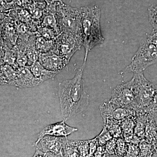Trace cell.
I'll return each instance as SVG.
<instances>
[{
  "label": "cell",
  "mask_w": 157,
  "mask_h": 157,
  "mask_svg": "<svg viewBox=\"0 0 157 157\" xmlns=\"http://www.w3.org/2000/svg\"><path fill=\"white\" fill-rule=\"evenodd\" d=\"M86 63L73 78L60 82L58 94L62 117L65 120L84 111L89 104V95L84 89L82 74Z\"/></svg>",
  "instance_id": "6da1fadb"
},
{
  "label": "cell",
  "mask_w": 157,
  "mask_h": 157,
  "mask_svg": "<svg viewBox=\"0 0 157 157\" xmlns=\"http://www.w3.org/2000/svg\"><path fill=\"white\" fill-rule=\"evenodd\" d=\"M82 31L83 46L85 50L84 63H86L89 52L104 41L101 28V9L98 6L81 8Z\"/></svg>",
  "instance_id": "7a4b0ae2"
},
{
  "label": "cell",
  "mask_w": 157,
  "mask_h": 157,
  "mask_svg": "<svg viewBox=\"0 0 157 157\" xmlns=\"http://www.w3.org/2000/svg\"><path fill=\"white\" fill-rule=\"evenodd\" d=\"M62 32L82 36L81 9L58 3L54 13Z\"/></svg>",
  "instance_id": "3957f363"
},
{
  "label": "cell",
  "mask_w": 157,
  "mask_h": 157,
  "mask_svg": "<svg viewBox=\"0 0 157 157\" xmlns=\"http://www.w3.org/2000/svg\"><path fill=\"white\" fill-rule=\"evenodd\" d=\"M157 63V47L147 39L140 43L131 63L125 69L126 72L143 73L150 66Z\"/></svg>",
  "instance_id": "277c9868"
},
{
  "label": "cell",
  "mask_w": 157,
  "mask_h": 157,
  "mask_svg": "<svg viewBox=\"0 0 157 157\" xmlns=\"http://www.w3.org/2000/svg\"><path fill=\"white\" fill-rule=\"evenodd\" d=\"M134 74L130 80L140 108L138 113H144L156 93L157 85L147 80L143 73Z\"/></svg>",
  "instance_id": "5b68a950"
},
{
  "label": "cell",
  "mask_w": 157,
  "mask_h": 157,
  "mask_svg": "<svg viewBox=\"0 0 157 157\" xmlns=\"http://www.w3.org/2000/svg\"><path fill=\"white\" fill-rule=\"evenodd\" d=\"M55 52L67 59H70L76 51L83 46L82 36L62 32L55 39Z\"/></svg>",
  "instance_id": "8992f818"
},
{
  "label": "cell",
  "mask_w": 157,
  "mask_h": 157,
  "mask_svg": "<svg viewBox=\"0 0 157 157\" xmlns=\"http://www.w3.org/2000/svg\"><path fill=\"white\" fill-rule=\"evenodd\" d=\"M109 100L121 107L135 110L137 113L140 112V107L131 80L117 86L113 90Z\"/></svg>",
  "instance_id": "52a82bcc"
},
{
  "label": "cell",
  "mask_w": 157,
  "mask_h": 157,
  "mask_svg": "<svg viewBox=\"0 0 157 157\" xmlns=\"http://www.w3.org/2000/svg\"><path fill=\"white\" fill-rule=\"evenodd\" d=\"M104 122L112 121L121 123L129 117L135 115V110L124 108L114 104L110 100H105L99 107Z\"/></svg>",
  "instance_id": "ba28073f"
},
{
  "label": "cell",
  "mask_w": 157,
  "mask_h": 157,
  "mask_svg": "<svg viewBox=\"0 0 157 157\" xmlns=\"http://www.w3.org/2000/svg\"><path fill=\"white\" fill-rule=\"evenodd\" d=\"M65 122L66 120H64L62 121L49 125L43 128L38 134V139L33 145L36 146L39 141L45 135L67 137L69 135L78 131V129L68 125Z\"/></svg>",
  "instance_id": "9c48e42d"
},
{
  "label": "cell",
  "mask_w": 157,
  "mask_h": 157,
  "mask_svg": "<svg viewBox=\"0 0 157 157\" xmlns=\"http://www.w3.org/2000/svg\"><path fill=\"white\" fill-rule=\"evenodd\" d=\"M38 61L47 70L58 73L63 70L69 63L67 59L54 51L40 54Z\"/></svg>",
  "instance_id": "30bf717a"
},
{
  "label": "cell",
  "mask_w": 157,
  "mask_h": 157,
  "mask_svg": "<svg viewBox=\"0 0 157 157\" xmlns=\"http://www.w3.org/2000/svg\"><path fill=\"white\" fill-rule=\"evenodd\" d=\"M67 140L66 137L45 135L38 143L40 146L37 147L44 152L62 155L63 148Z\"/></svg>",
  "instance_id": "8fae6325"
},
{
  "label": "cell",
  "mask_w": 157,
  "mask_h": 157,
  "mask_svg": "<svg viewBox=\"0 0 157 157\" xmlns=\"http://www.w3.org/2000/svg\"><path fill=\"white\" fill-rule=\"evenodd\" d=\"M17 76L14 86L19 88L34 87L42 83L36 78L29 67L17 68Z\"/></svg>",
  "instance_id": "7c38bea8"
},
{
  "label": "cell",
  "mask_w": 157,
  "mask_h": 157,
  "mask_svg": "<svg viewBox=\"0 0 157 157\" xmlns=\"http://www.w3.org/2000/svg\"><path fill=\"white\" fill-rule=\"evenodd\" d=\"M29 67L35 77L42 82L53 78L58 73L47 70L39 63V61L35 62Z\"/></svg>",
  "instance_id": "4fadbf2b"
},
{
  "label": "cell",
  "mask_w": 157,
  "mask_h": 157,
  "mask_svg": "<svg viewBox=\"0 0 157 157\" xmlns=\"http://www.w3.org/2000/svg\"><path fill=\"white\" fill-rule=\"evenodd\" d=\"M1 66V84H7L14 86L17 76V68L9 64H4Z\"/></svg>",
  "instance_id": "5bb4252c"
},
{
  "label": "cell",
  "mask_w": 157,
  "mask_h": 157,
  "mask_svg": "<svg viewBox=\"0 0 157 157\" xmlns=\"http://www.w3.org/2000/svg\"><path fill=\"white\" fill-rule=\"evenodd\" d=\"M2 47H1V64H9L13 66L15 68H18L16 64V51L10 49L6 44L2 42Z\"/></svg>",
  "instance_id": "9a60e30c"
},
{
  "label": "cell",
  "mask_w": 157,
  "mask_h": 157,
  "mask_svg": "<svg viewBox=\"0 0 157 157\" xmlns=\"http://www.w3.org/2000/svg\"><path fill=\"white\" fill-rule=\"evenodd\" d=\"M36 46L40 54L55 51V39L50 40L41 36H38L36 38Z\"/></svg>",
  "instance_id": "2e32d148"
},
{
  "label": "cell",
  "mask_w": 157,
  "mask_h": 157,
  "mask_svg": "<svg viewBox=\"0 0 157 157\" xmlns=\"http://www.w3.org/2000/svg\"><path fill=\"white\" fill-rule=\"evenodd\" d=\"M63 157H80L78 152V140L70 141L67 140L62 153Z\"/></svg>",
  "instance_id": "e0dca14e"
},
{
  "label": "cell",
  "mask_w": 157,
  "mask_h": 157,
  "mask_svg": "<svg viewBox=\"0 0 157 157\" xmlns=\"http://www.w3.org/2000/svg\"><path fill=\"white\" fill-rule=\"evenodd\" d=\"M41 26L52 29L55 31L57 36L61 33L57 20L55 14L53 13H50L45 15L43 18Z\"/></svg>",
  "instance_id": "ac0fdd59"
},
{
  "label": "cell",
  "mask_w": 157,
  "mask_h": 157,
  "mask_svg": "<svg viewBox=\"0 0 157 157\" xmlns=\"http://www.w3.org/2000/svg\"><path fill=\"white\" fill-rule=\"evenodd\" d=\"M104 127L107 128L113 137H120L122 133L120 123L112 121H107L104 122Z\"/></svg>",
  "instance_id": "d6986e66"
},
{
  "label": "cell",
  "mask_w": 157,
  "mask_h": 157,
  "mask_svg": "<svg viewBox=\"0 0 157 157\" xmlns=\"http://www.w3.org/2000/svg\"><path fill=\"white\" fill-rule=\"evenodd\" d=\"M149 21L153 28V31H157V4L151 6L148 9Z\"/></svg>",
  "instance_id": "ffe728a7"
},
{
  "label": "cell",
  "mask_w": 157,
  "mask_h": 157,
  "mask_svg": "<svg viewBox=\"0 0 157 157\" xmlns=\"http://www.w3.org/2000/svg\"><path fill=\"white\" fill-rule=\"evenodd\" d=\"M113 136L108 132L105 127L102 130L100 134L96 137L98 140V144L100 146H104L107 144V142L112 139Z\"/></svg>",
  "instance_id": "44dd1931"
},
{
  "label": "cell",
  "mask_w": 157,
  "mask_h": 157,
  "mask_svg": "<svg viewBox=\"0 0 157 157\" xmlns=\"http://www.w3.org/2000/svg\"><path fill=\"white\" fill-rule=\"evenodd\" d=\"M78 147L80 157H90L89 140H78Z\"/></svg>",
  "instance_id": "7402d4cb"
},
{
  "label": "cell",
  "mask_w": 157,
  "mask_h": 157,
  "mask_svg": "<svg viewBox=\"0 0 157 157\" xmlns=\"http://www.w3.org/2000/svg\"><path fill=\"white\" fill-rule=\"evenodd\" d=\"M38 32L41 36L50 40L55 39L57 36L55 31L52 29L42 26L38 29Z\"/></svg>",
  "instance_id": "603a6c76"
},
{
  "label": "cell",
  "mask_w": 157,
  "mask_h": 157,
  "mask_svg": "<svg viewBox=\"0 0 157 157\" xmlns=\"http://www.w3.org/2000/svg\"><path fill=\"white\" fill-rule=\"evenodd\" d=\"M15 51L17 55L16 63L18 67H23L27 66V64H28V59L25 52L18 50Z\"/></svg>",
  "instance_id": "cb8c5ba5"
},
{
  "label": "cell",
  "mask_w": 157,
  "mask_h": 157,
  "mask_svg": "<svg viewBox=\"0 0 157 157\" xmlns=\"http://www.w3.org/2000/svg\"><path fill=\"white\" fill-rule=\"evenodd\" d=\"M157 112V91L151 103L144 111V113L149 114Z\"/></svg>",
  "instance_id": "d4e9b609"
},
{
  "label": "cell",
  "mask_w": 157,
  "mask_h": 157,
  "mask_svg": "<svg viewBox=\"0 0 157 157\" xmlns=\"http://www.w3.org/2000/svg\"><path fill=\"white\" fill-rule=\"evenodd\" d=\"M116 143L117 140L115 139H111L107 142V144L105 145L107 153L114 154Z\"/></svg>",
  "instance_id": "484cf974"
},
{
  "label": "cell",
  "mask_w": 157,
  "mask_h": 157,
  "mask_svg": "<svg viewBox=\"0 0 157 157\" xmlns=\"http://www.w3.org/2000/svg\"><path fill=\"white\" fill-rule=\"evenodd\" d=\"M107 154L106 147L99 146L98 147L95 153L91 157H105Z\"/></svg>",
  "instance_id": "4316f807"
},
{
  "label": "cell",
  "mask_w": 157,
  "mask_h": 157,
  "mask_svg": "<svg viewBox=\"0 0 157 157\" xmlns=\"http://www.w3.org/2000/svg\"><path fill=\"white\" fill-rule=\"evenodd\" d=\"M147 39L157 47V31H153L152 33L148 36Z\"/></svg>",
  "instance_id": "83f0119b"
},
{
  "label": "cell",
  "mask_w": 157,
  "mask_h": 157,
  "mask_svg": "<svg viewBox=\"0 0 157 157\" xmlns=\"http://www.w3.org/2000/svg\"><path fill=\"white\" fill-rule=\"evenodd\" d=\"M32 157H48V153L44 152L37 147L35 154Z\"/></svg>",
  "instance_id": "f1b7e54d"
},
{
  "label": "cell",
  "mask_w": 157,
  "mask_h": 157,
  "mask_svg": "<svg viewBox=\"0 0 157 157\" xmlns=\"http://www.w3.org/2000/svg\"><path fill=\"white\" fill-rule=\"evenodd\" d=\"M48 5H56L57 3L62 2V0H45Z\"/></svg>",
  "instance_id": "f546056e"
},
{
  "label": "cell",
  "mask_w": 157,
  "mask_h": 157,
  "mask_svg": "<svg viewBox=\"0 0 157 157\" xmlns=\"http://www.w3.org/2000/svg\"><path fill=\"white\" fill-rule=\"evenodd\" d=\"M48 157H63L62 155H56L52 153H48Z\"/></svg>",
  "instance_id": "4dcf8cb0"
},
{
  "label": "cell",
  "mask_w": 157,
  "mask_h": 157,
  "mask_svg": "<svg viewBox=\"0 0 157 157\" xmlns=\"http://www.w3.org/2000/svg\"><path fill=\"white\" fill-rule=\"evenodd\" d=\"M105 157H119L117 155L115 154H110L107 153Z\"/></svg>",
  "instance_id": "1f68e13d"
}]
</instances>
